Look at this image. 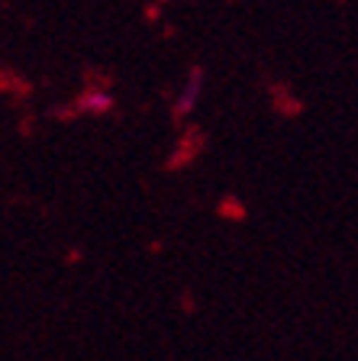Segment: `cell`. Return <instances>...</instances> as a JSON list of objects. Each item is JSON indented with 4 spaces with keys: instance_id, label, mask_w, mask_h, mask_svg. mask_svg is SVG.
I'll list each match as a JSON object with an SVG mask.
<instances>
[{
    "instance_id": "6da1fadb",
    "label": "cell",
    "mask_w": 358,
    "mask_h": 361,
    "mask_svg": "<svg viewBox=\"0 0 358 361\" xmlns=\"http://www.w3.org/2000/svg\"><path fill=\"white\" fill-rule=\"evenodd\" d=\"M201 81H203V71H201V68H194V71L187 75V84L181 87L178 100H174V113H178V116H187V113L194 110L197 97H201V87H203Z\"/></svg>"
},
{
    "instance_id": "7a4b0ae2",
    "label": "cell",
    "mask_w": 358,
    "mask_h": 361,
    "mask_svg": "<svg viewBox=\"0 0 358 361\" xmlns=\"http://www.w3.org/2000/svg\"><path fill=\"white\" fill-rule=\"evenodd\" d=\"M78 106H81L84 113H107V110H113V94L104 87H90L88 94L78 100Z\"/></svg>"
}]
</instances>
